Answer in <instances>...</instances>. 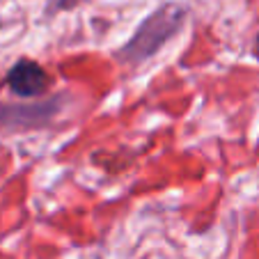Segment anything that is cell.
Wrapping results in <instances>:
<instances>
[{
    "label": "cell",
    "instance_id": "6da1fadb",
    "mask_svg": "<svg viewBox=\"0 0 259 259\" xmlns=\"http://www.w3.org/2000/svg\"><path fill=\"white\" fill-rule=\"evenodd\" d=\"M181 23H184V10L181 7L177 5L161 7L156 14H152L140 25L136 37L119 51V60L128 64H136L140 60L149 58L152 53H156L161 49L163 41L170 39L172 34L181 28Z\"/></svg>",
    "mask_w": 259,
    "mask_h": 259
},
{
    "label": "cell",
    "instance_id": "7a4b0ae2",
    "mask_svg": "<svg viewBox=\"0 0 259 259\" xmlns=\"http://www.w3.org/2000/svg\"><path fill=\"white\" fill-rule=\"evenodd\" d=\"M7 85L19 97H39L49 90L51 78L41 64L32 62V60H19L7 71Z\"/></svg>",
    "mask_w": 259,
    "mask_h": 259
},
{
    "label": "cell",
    "instance_id": "3957f363",
    "mask_svg": "<svg viewBox=\"0 0 259 259\" xmlns=\"http://www.w3.org/2000/svg\"><path fill=\"white\" fill-rule=\"evenodd\" d=\"M254 55H257V60H259V34H257V44H254Z\"/></svg>",
    "mask_w": 259,
    "mask_h": 259
}]
</instances>
